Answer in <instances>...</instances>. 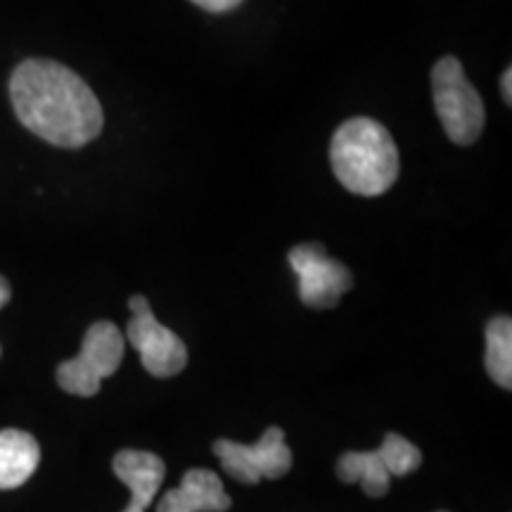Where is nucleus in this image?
<instances>
[{
  "label": "nucleus",
  "mask_w": 512,
  "mask_h": 512,
  "mask_svg": "<svg viewBox=\"0 0 512 512\" xmlns=\"http://www.w3.org/2000/svg\"><path fill=\"white\" fill-rule=\"evenodd\" d=\"M10 100L27 131L55 147L88 145L100 136L105 114L79 74L53 60H24L10 76Z\"/></svg>",
  "instance_id": "nucleus-1"
},
{
  "label": "nucleus",
  "mask_w": 512,
  "mask_h": 512,
  "mask_svg": "<svg viewBox=\"0 0 512 512\" xmlns=\"http://www.w3.org/2000/svg\"><path fill=\"white\" fill-rule=\"evenodd\" d=\"M330 164L349 192L377 197L399 178V150L380 121L356 117L337 128L330 143Z\"/></svg>",
  "instance_id": "nucleus-2"
},
{
  "label": "nucleus",
  "mask_w": 512,
  "mask_h": 512,
  "mask_svg": "<svg viewBox=\"0 0 512 512\" xmlns=\"http://www.w3.org/2000/svg\"><path fill=\"white\" fill-rule=\"evenodd\" d=\"M432 93L446 136L456 145L475 143L484 131V102L456 57L446 55L437 62L432 72Z\"/></svg>",
  "instance_id": "nucleus-3"
},
{
  "label": "nucleus",
  "mask_w": 512,
  "mask_h": 512,
  "mask_svg": "<svg viewBox=\"0 0 512 512\" xmlns=\"http://www.w3.org/2000/svg\"><path fill=\"white\" fill-rule=\"evenodd\" d=\"M124 361V335L110 320H98L83 337L79 356L57 368V384L67 394L95 396L105 377L114 375Z\"/></svg>",
  "instance_id": "nucleus-4"
},
{
  "label": "nucleus",
  "mask_w": 512,
  "mask_h": 512,
  "mask_svg": "<svg viewBox=\"0 0 512 512\" xmlns=\"http://www.w3.org/2000/svg\"><path fill=\"white\" fill-rule=\"evenodd\" d=\"M131 320H128V342L140 354L145 370L155 377H174L188 366V349L183 339L159 323L145 297H131Z\"/></svg>",
  "instance_id": "nucleus-5"
},
{
  "label": "nucleus",
  "mask_w": 512,
  "mask_h": 512,
  "mask_svg": "<svg viewBox=\"0 0 512 512\" xmlns=\"http://www.w3.org/2000/svg\"><path fill=\"white\" fill-rule=\"evenodd\" d=\"M287 259L299 278V299L309 309H335L339 299L354 287L349 268L332 259L318 242L292 247Z\"/></svg>",
  "instance_id": "nucleus-6"
},
{
  "label": "nucleus",
  "mask_w": 512,
  "mask_h": 512,
  "mask_svg": "<svg viewBox=\"0 0 512 512\" xmlns=\"http://www.w3.org/2000/svg\"><path fill=\"white\" fill-rule=\"evenodd\" d=\"M223 470L242 484H259L261 479H280L290 472L292 451L285 444V432L280 427H268L256 444L219 439L214 444Z\"/></svg>",
  "instance_id": "nucleus-7"
},
{
  "label": "nucleus",
  "mask_w": 512,
  "mask_h": 512,
  "mask_svg": "<svg viewBox=\"0 0 512 512\" xmlns=\"http://www.w3.org/2000/svg\"><path fill=\"white\" fill-rule=\"evenodd\" d=\"M114 475L131 489V503L126 505L124 512H145L159 494L166 465L155 453L126 448L114 456Z\"/></svg>",
  "instance_id": "nucleus-8"
},
{
  "label": "nucleus",
  "mask_w": 512,
  "mask_h": 512,
  "mask_svg": "<svg viewBox=\"0 0 512 512\" xmlns=\"http://www.w3.org/2000/svg\"><path fill=\"white\" fill-rule=\"evenodd\" d=\"M230 496L223 489L221 477L211 470L185 472L178 489H171L157 505V512H226Z\"/></svg>",
  "instance_id": "nucleus-9"
},
{
  "label": "nucleus",
  "mask_w": 512,
  "mask_h": 512,
  "mask_svg": "<svg viewBox=\"0 0 512 512\" xmlns=\"http://www.w3.org/2000/svg\"><path fill=\"white\" fill-rule=\"evenodd\" d=\"M38 463H41V446L29 432H0V491L27 484Z\"/></svg>",
  "instance_id": "nucleus-10"
},
{
  "label": "nucleus",
  "mask_w": 512,
  "mask_h": 512,
  "mask_svg": "<svg viewBox=\"0 0 512 512\" xmlns=\"http://www.w3.org/2000/svg\"><path fill=\"white\" fill-rule=\"evenodd\" d=\"M337 477L342 482L363 486V494L380 498L389 491L392 475L380 456V451H351L344 453L337 463Z\"/></svg>",
  "instance_id": "nucleus-11"
},
{
  "label": "nucleus",
  "mask_w": 512,
  "mask_h": 512,
  "mask_svg": "<svg viewBox=\"0 0 512 512\" xmlns=\"http://www.w3.org/2000/svg\"><path fill=\"white\" fill-rule=\"evenodd\" d=\"M486 370L498 387H512V320L498 316L486 328Z\"/></svg>",
  "instance_id": "nucleus-12"
},
{
  "label": "nucleus",
  "mask_w": 512,
  "mask_h": 512,
  "mask_svg": "<svg viewBox=\"0 0 512 512\" xmlns=\"http://www.w3.org/2000/svg\"><path fill=\"white\" fill-rule=\"evenodd\" d=\"M377 451H380L384 465H387L389 475L392 477L411 475V472L418 470L422 463L420 448L411 444L408 439H403L401 434H387Z\"/></svg>",
  "instance_id": "nucleus-13"
},
{
  "label": "nucleus",
  "mask_w": 512,
  "mask_h": 512,
  "mask_svg": "<svg viewBox=\"0 0 512 512\" xmlns=\"http://www.w3.org/2000/svg\"><path fill=\"white\" fill-rule=\"evenodd\" d=\"M190 3H195L197 8L207 10V12H214V15H223V12H230L235 10L242 0H190Z\"/></svg>",
  "instance_id": "nucleus-14"
},
{
  "label": "nucleus",
  "mask_w": 512,
  "mask_h": 512,
  "mask_svg": "<svg viewBox=\"0 0 512 512\" xmlns=\"http://www.w3.org/2000/svg\"><path fill=\"white\" fill-rule=\"evenodd\" d=\"M501 91H503V100L510 105L512 102V72L510 69H505L501 76Z\"/></svg>",
  "instance_id": "nucleus-15"
},
{
  "label": "nucleus",
  "mask_w": 512,
  "mask_h": 512,
  "mask_svg": "<svg viewBox=\"0 0 512 512\" xmlns=\"http://www.w3.org/2000/svg\"><path fill=\"white\" fill-rule=\"evenodd\" d=\"M10 297H12V290H10L8 278H3V275H0V309L10 302Z\"/></svg>",
  "instance_id": "nucleus-16"
},
{
  "label": "nucleus",
  "mask_w": 512,
  "mask_h": 512,
  "mask_svg": "<svg viewBox=\"0 0 512 512\" xmlns=\"http://www.w3.org/2000/svg\"><path fill=\"white\" fill-rule=\"evenodd\" d=\"M0 354H3V349H0Z\"/></svg>",
  "instance_id": "nucleus-17"
}]
</instances>
